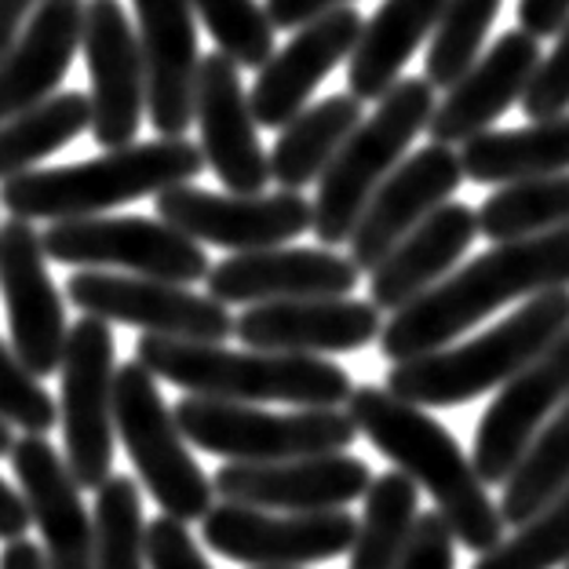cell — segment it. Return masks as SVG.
<instances>
[{
	"mask_svg": "<svg viewBox=\"0 0 569 569\" xmlns=\"http://www.w3.org/2000/svg\"><path fill=\"white\" fill-rule=\"evenodd\" d=\"M548 289H569V227L522 241H500L475 256L468 267L452 270L420 300L395 310L380 332V355L398 366L442 351L493 310L515 300H533Z\"/></svg>",
	"mask_w": 569,
	"mask_h": 569,
	"instance_id": "obj_1",
	"label": "cell"
},
{
	"mask_svg": "<svg viewBox=\"0 0 569 569\" xmlns=\"http://www.w3.org/2000/svg\"><path fill=\"white\" fill-rule=\"evenodd\" d=\"M347 412L372 449H380L398 471L431 493L435 511L449 522L457 545L478 555L500 545L508 526L500 503L489 500L475 460H468V452L442 423L427 417L423 406L406 402L387 387L361 383L355 387Z\"/></svg>",
	"mask_w": 569,
	"mask_h": 569,
	"instance_id": "obj_2",
	"label": "cell"
},
{
	"mask_svg": "<svg viewBox=\"0 0 569 569\" xmlns=\"http://www.w3.org/2000/svg\"><path fill=\"white\" fill-rule=\"evenodd\" d=\"M136 361L179 391L216 398V402L296 409H340L351 402L355 380L343 366L315 355L281 351H227L223 343H187L142 332Z\"/></svg>",
	"mask_w": 569,
	"mask_h": 569,
	"instance_id": "obj_3",
	"label": "cell"
},
{
	"mask_svg": "<svg viewBox=\"0 0 569 569\" xmlns=\"http://www.w3.org/2000/svg\"><path fill=\"white\" fill-rule=\"evenodd\" d=\"M204 172V153L198 142L158 139L132 142V147L107 150L102 158L77 161L62 168H37L4 179L0 201L11 219H88L110 212L118 204L158 198V193L183 187Z\"/></svg>",
	"mask_w": 569,
	"mask_h": 569,
	"instance_id": "obj_4",
	"label": "cell"
},
{
	"mask_svg": "<svg viewBox=\"0 0 569 569\" xmlns=\"http://www.w3.org/2000/svg\"><path fill=\"white\" fill-rule=\"evenodd\" d=\"M569 329V289H548L511 310L500 326L468 343L398 361L387 372V391L412 406L452 409L500 391L540 351Z\"/></svg>",
	"mask_w": 569,
	"mask_h": 569,
	"instance_id": "obj_5",
	"label": "cell"
},
{
	"mask_svg": "<svg viewBox=\"0 0 569 569\" xmlns=\"http://www.w3.org/2000/svg\"><path fill=\"white\" fill-rule=\"evenodd\" d=\"M435 113V84L427 77H406L380 99V107L361 121L351 139L318 179L315 198V230L321 244H347L355 234L361 212L369 209L372 193L383 179L406 161L412 147Z\"/></svg>",
	"mask_w": 569,
	"mask_h": 569,
	"instance_id": "obj_6",
	"label": "cell"
},
{
	"mask_svg": "<svg viewBox=\"0 0 569 569\" xmlns=\"http://www.w3.org/2000/svg\"><path fill=\"white\" fill-rule=\"evenodd\" d=\"M176 420L187 442L230 463H278L300 457L347 452L361 435L343 409H292L267 412L260 406L216 402V398H179Z\"/></svg>",
	"mask_w": 569,
	"mask_h": 569,
	"instance_id": "obj_7",
	"label": "cell"
},
{
	"mask_svg": "<svg viewBox=\"0 0 569 569\" xmlns=\"http://www.w3.org/2000/svg\"><path fill=\"white\" fill-rule=\"evenodd\" d=\"M113 423L121 446L132 457L142 486L172 519H204L212 511L216 486L190 457L187 435L176 420V409L164 406L153 372L142 361L118 366L113 383Z\"/></svg>",
	"mask_w": 569,
	"mask_h": 569,
	"instance_id": "obj_8",
	"label": "cell"
},
{
	"mask_svg": "<svg viewBox=\"0 0 569 569\" xmlns=\"http://www.w3.org/2000/svg\"><path fill=\"white\" fill-rule=\"evenodd\" d=\"M48 260L70 267H121L128 274L193 284L209 278V252L183 230L150 216L59 219L44 234Z\"/></svg>",
	"mask_w": 569,
	"mask_h": 569,
	"instance_id": "obj_9",
	"label": "cell"
},
{
	"mask_svg": "<svg viewBox=\"0 0 569 569\" xmlns=\"http://www.w3.org/2000/svg\"><path fill=\"white\" fill-rule=\"evenodd\" d=\"M113 332L110 321L84 315L73 321L62 355V391H59V423H62V457L81 489H99L110 478L113 463Z\"/></svg>",
	"mask_w": 569,
	"mask_h": 569,
	"instance_id": "obj_10",
	"label": "cell"
},
{
	"mask_svg": "<svg viewBox=\"0 0 569 569\" xmlns=\"http://www.w3.org/2000/svg\"><path fill=\"white\" fill-rule=\"evenodd\" d=\"M358 522L351 511H267L249 503H216L201 519V540L223 559L249 569H296L351 555Z\"/></svg>",
	"mask_w": 569,
	"mask_h": 569,
	"instance_id": "obj_11",
	"label": "cell"
},
{
	"mask_svg": "<svg viewBox=\"0 0 569 569\" xmlns=\"http://www.w3.org/2000/svg\"><path fill=\"white\" fill-rule=\"evenodd\" d=\"M158 219L183 230L193 241L230 252L281 249L315 230V201L300 190L278 193H212L201 187H172L153 201Z\"/></svg>",
	"mask_w": 569,
	"mask_h": 569,
	"instance_id": "obj_12",
	"label": "cell"
},
{
	"mask_svg": "<svg viewBox=\"0 0 569 569\" xmlns=\"http://www.w3.org/2000/svg\"><path fill=\"white\" fill-rule=\"evenodd\" d=\"M67 296L84 315L121 321V326H136L150 336H168V340L223 343L227 336H234V318L227 303L190 292L187 284L81 270L67 281Z\"/></svg>",
	"mask_w": 569,
	"mask_h": 569,
	"instance_id": "obj_13",
	"label": "cell"
},
{
	"mask_svg": "<svg viewBox=\"0 0 569 569\" xmlns=\"http://www.w3.org/2000/svg\"><path fill=\"white\" fill-rule=\"evenodd\" d=\"M48 252L30 219L0 227V292H4L11 347L33 377H51L67 355V307L48 274Z\"/></svg>",
	"mask_w": 569,
	"mask_h": 569,
	"instance_id": "obj_14",
	"label": "cell"
},
{
	"mask_svg": "<svg viewBox=\"0 0 569 569\" xmlns=\"http://www.w3.org/2000/svg\"><path fill=\"white\" fill-rule=\"evenodd\" d=\"M569 402V329L548 351H540L522 372L500 387V395L478 420L471 460L482 482H508L515 463L555 412Z\"/></svg>",
	"mask_w": 569,
	"mask_h": 569,
	"instance_id": "obj_15",
	"label": "cell"
},
{
	"mask_svg": "<svg viewBox=\"0 0 569 569\" xmlns=\"http://www.w3.org/2000/svg\"><path fill=\"white\" fill-rule=\"evenodd\" d=\"M84 62L92 77V136L99 147H132L147 113V67L136 26L121 0H88L84 11Z\"/></svg>",
	"mask_w": 569,
	"mask_h": 569,
	"instance_id": "obj_16",
	"label": "cell"
},
{
	"mask_svg": "<svg viewBox=\"0 0 569 569\" xmlns=\"http://www.w3.org/2000/svg\"><path fill=\"white\" fill-rule=\"evenodd\" d=\"M463 183L460 153L446 142H427L412 158H406L372 193L369 209L361 212L351 234V260L358 270H377L387 256L406 241L431 212H438Z\"/></svg>",
	"mask_w": 569,
	"mask_h": 569,
	"instance_id": "obj_17",
	"label": "cell"
},
{
	"mask_svg": "<svg viewBox=\"0 0 569 569\" xmlns=\"http://www.w3.org/2000/svg\"><path fill=\"white\" fill-rule=\"evenodd\" d=\"M383 310L355 296H318V300H278L244 307L234 336L249 351L281 355H351L380 343Z\"/></svg>",
	"mask_w": 569,
	"mask_h": 569,
	"instance_id": "obj_18",
	"label": "cell"
},
{
	"mask_svg": "<svg viewBox=\"0 0 569 569\" xmlns=\"http://www.w3.org/2000/svg\"><path fill=\"white\" fill-rule=\"evenodd\" d=\"M216 497L267 511H340L369 493L372 471L347 452L278 463H223L212 475Z\"/></svg>",
	"mask_w": 569,
	"mask_h": 569,
	"instance_id": "obj_19",
	"label": "cell"
},
{
	"mask_svg": "<svg viewBox=\"0 0 569 569\" xmlns=\"http://www.w3.org/2000/svg\"><path fill=\"white\" fill-rule=\"evenodd\" d=\"M193 121L201 128V153L230 193H263L274 179L270 158L256 132L249 92L241 88V67L223 51L201 59Z\"/></svg>",
	"mask_w": 569,
	"mask_h": 569,
	"instance_id": "obj_20",
	"label": "cell"
},
{
	"mask_svg": "<svg viewBox=\"0 0 569 569\" xmlns=\"http://www.w3.org/2000/svg\"><path fill=\"white\" fill-rule=\"evenodd\" d=\"M361 270L351 256L321 249H260L234 252L219 260L204 284L209 296L227 307H256L278 300H318V296H351Z\"/></svg>",
	"mask_w": 569,
	"mask_h": 569,
	"instance_id": "obj_21",
	"label": "cell"
},
{
	"mask_svg": "<svg viewBox=\"0 0 569 569\" xmlns=\"http://www.w3.org/2000/svg\"><path fill=\"white\" fill-rule=\"evenodd\" d=\"M147 67V110L161 139H183L198 99V22L190 0H132Z\"/></svg>",
	"mask_w": 569,
	"mask_h": 569,
	"instance_id": "obj_22",
	"label": "cell"
},
{
	"mask_svg": "<svg viewBox=\"0 0 569 569\" xmlns=\"http://www.w3.org/2000/svg\"><path fill=\"white\" fill-rule=\"evenodd\" d=\"M540 59H545V51H540L533 33H500L489 51L475 59V67L452 88H446L442 107H435L431 124H427L431 142H446V147L460 142L463 147L468 139L489 132L515 102H522Z\"/></svg>",
	"mask_w": 569,
	"mask_h": 569,
	"instance_id": "obj_23",
	"label": "cell"
},
{
	"mask_svg": "<svg viewBox=\"0 0 569 569\" xmlns=\"http://www.w3.org/2000/svg\"><path fill=\"white\" fill-rule=\"evenodd\" d=\"M11 468L44 537L48 569H96V519L67 457L44 435H26L11 449Z\"/></svg>",
	"mask_w": 569,
	"mask_h": 569,
	"instance_id": "obj_24",
	"label": "cell"
},
{
	"mask_svg": "<svg viewBox=\"0 0 569 569\" xmlns=\"http://www.w3.org/2000/svg\"><path fill=\"white\" fill-rule=\"evenodd\" d=\"M361 30H366V19L355 8H336L296 30L292 41L274 51L256 77L249 92L256 121L267 128H284L296 113H303L321 77H329L343 59H351Z\"/></svg>",
	"mask_w": 569,
	"mask_h": 569,
	"instance_id": "obj_25",
	"label": "cell"
},
{
	"mask_svg": "<svg viewBox=\"0 0 569 569\" xmlns=\"http://www.w3.org/2000/svg\"><path fill=\"white\" fill-rule=\"evenodd\" d=\"M84 0H41L16 48L0 59V121L41 107L84 44Z\"/></svg>",
	"mask_w": 569,
	"mask_h": 569,
	"instance_id": "obj_26",
	"label": "cell"
},
{
	"mask_svg": "<svg viewBox=\"0 0 569 569\" xmlns=\"http://www.w3.org/2000/svg\"><path fill=\"white\" fill-rule=\"evenodd\" d=\"M478 234L482 230H478V212H471V204H442L372 270L369 300L391 315L420 300L423 292H431L435 284H442L452 274V267L463 260V252L471 249Z\"/></svg>",
	"mask_w": 569,
	"mask_h": 569,
	"instance_id": "obj_27",
	"label": "cell"
},
{
	"mask_svg": "<svg viewBox=\"0 0 569 569\" xmlns=\"http://www.w3.org/2000/svg\"><path fill=\"white\" fill-rule=\"evenodd\" d=\"M449 0H383L347 59V88L361 102H380L402 81V67L435 37Z\"/></svg>",
	"mask_w": 569,
	"mask_h": 569,
	"instance_id": "obj_28",
	"label": "cell"
},
{
	"mask_svg": "<svg viewBox=\"0 0 569 569\" xmlns=\"http://www.w3.org/2000/svg\"><path fill=\"white\" fill-rule=\"evenodd\" d=\"M463 179L482 187H508L522 179L569 172V113L526 128L482 132L460 147Z\"/></svg>",
	"mask_w": 569,
	"mask_h": 569,
	"instance_id": "obj_29",
	"label": "cell"
},
{
	"mask_svg": "<svg viewBox=\"0 0 569 569\" xmlns=\"http://www.w3.org/2000/svg\"><path fill=\"white\" fill-rule=\"evenodd\" d=\"M361 121H366L361 118V99H355L351 92L326 96L303 113H296L281 128L274 150H270L274 183L281 190H303L307 183H318L321 172L332 164V158Z\"/></svg>",
	"mask_w": 569,
	"mask_h": 569,
	"instance_id": "obj_30",
	"label": "cell"
},
{
	"mask_svg": "<svg viewBox=\"0 0 569 569\" xmlns=\"http://www.w3.org/2000/svg\"><path fill=\"white\" fill-rule=\"evenodd\" d=\"M358 537L347 569H398L412 545V529L420 522V489L406 471H387L372 478L361 497Z\"/></svg>",
	"mask_w": 569,
	"mask_h": 569,
	"instance_id": "obj_31",
	"label": "cell"
},
{
	"mask_svg": "<svg viewBox=\"0 0 569 569\" xmlns=\"http://www.w3.org/2000/svg\"><path fill=\"white\" fill-rule=\"evenodd\" d=\"M569 489V402L540 427L537 438L503 482L500 515L519 529Z\"/></svg>",
	"mask_w": 569,
	"mask_h": 569,
	"instance_id": "obj_32",
	"label": "cell"
},
{
	"mask_svg": "<svg viewBox=\"0 0 569 569\" xmlns=\"http://www.w3.org/2000/svg\"><path fill=\"white\" fill-rule=\"evenodd\" d=\"M84 128H92V99L84 92L51 96L41 107L0 121V179L30 172L37 161L51 158Z\"/></svg>",
	"mask_w": 569,
	"mask_h": 569,
	"instance_id": "obj_33",
	"label": "cell"
},
{
	"mask_svg": "<svg viewBox=\"0 0 569 569\" xmlns=\"http://www.w3.org/2000/svg\"><path fill=\"white\" fill-rule=\"evenodd\" d=\"M562 227H569V172L508 183L478 209V230L493 244L551 234Z\"/></svg>",
	"mask_w": 569,
	"mask_h": 569,
	"instance_id": "obj_34",
	"label": "cell"
},
{
	"mask_svg": "<svg viewBox=\"0 0 569 569\" xmlns=\"http://www.w3.org/2000/svg\"><path fill=\"white\" fill-rule=\"evenodd\" d=\"M96 569H147V519L139 482L110 475L96 489Z\"/></svg>",
	"mask_w": 569,
	"mask_h": 569,
	"instance_id": "obj_35",
	"label": "cell"
},
{
	"mask_svg": "<svg viewBox=\"0 0 569 569\" xmlns=\"http://www.w3.org/2000/svg\"><path fill=\"white\" fill-rule=\"evenodd\" d=\"M500 4L503 0H449L427 48V81L435 88H452L475 67Z\"/></svg>",
	"mask_w": 569,
	"mask_h": 569,
	"instance_id": "obj_36",
	"label": "cell"
},
{
	"mask_svg": "<svg viewBox=\"0 0 569 569\" xmlns=\"http://www.w3.org/2000/svg\"><path fill=\"white\" fill-rule=\"evenodd\" d=\"M216 48L241 70H263L274 56V22L260 0H190Z\"/></svg>",
	"mask_w": 569,
	"mask_h": 569,
	"instance_id": "obj_37",
	"label": "cell"
},
{
	"mask_svg": "<svg viewBox=\"0 0 569 569\" xmlns=\"http://www.w3.org/2000/svg\"><path fill=\"white\" fill-rule=\"evenodd\" d=\"M569 562V489L522 522L508 540L482 551L471 569H559Z\"/></svg>",
	"mask_w": 569,
	"mask_h": 569,
	"instance_id": "obj_38",
	"label": "cell"
},
{
	"mask_svg": "<svg viewBox=\"0 0 569 569\" xmlns=\"http://www.w3.org/2000/svg\"><path fill=\"white\" fill-rule=\"evenodd\" d=\"M0 417L11 427H22L26 435H48L59 423V402L4 340H0Z\"/></svg>",
	"mask_w": 569,
	"mask_h": 569,
	"instance_id": "obj_39",
	"label": "cell"
},
{
	"mask_svg": "<svg viewBox=\"0 0 569 569\" xmlns=\"http://www.w3.org/2000/svg\"><path fill=\"white\" fill-rule=\"evenodd\" d=\"M522 113L529 121H551L569 113V22L555 37V48L540 59L522 96Z\"/></svg>",
	"mask_w": 569,
	"mask_h": 569,
	"instance_id": "obj_40",
	"label": "cell"
},
{
	"mask_svg": "<svg viewBox=\"0 0 569 569\" xmlns=\"http://www.w3.org/2000/svg\"><path fill=\"white\" fill-rule=\"evenodd\" d=\"M147 569H212L183 519L158 515L147 526Z\"/></svg>",
	"mask_w": 569,
	"mask_h": 569,
	"instance_id": "obj_41",
	"label": "cell"
},
{
	"mask_svg": "<svg viewBox=\"0 0 569 569\" xmlns=\"http://www.w3.org/2000/svg\"><path fill=\"white\" fill-rule=\"evenodd\" d=\"M398 569H457V537L438 511H420L412 545Z\"/></svg>",
	"mask_w": 569,
	"mask_h": 569,
	"instance_id": "obj_42",
	"label": "cell"
},
{
	"mask_svg": "<svg viewBox=\"0 0 569 569\" xmlns=\"http://www.w3.org/2000/svg\"><path fill=\"white\" fill-rule=\"evenodd\" d=\"M355 0H267V16L274 22V30H303L307 22L329 16L336 8H351Z\"/></svg>",
	"mask_w": 569,
	"mask_h": 569,
	"instance_id": "obj_43",
	"label": "cell"
},
{
	"mask_svg": "<svg viewBox=\"0 0 569 569\" xmlns=\"http://www.w3.org/2000/svg\"><path fill=\"white\" fill-rule=\"evenodd\" d=\"M569 22V0H519V30L540 37H559Z\"/></svg>",
	"mask_w": 569,
	"mask_h": 569,
	"instance_id": "obj_44",
	"label": "cell"
},
{
	"mask_svg": "<svg viewBox=\"0 0 569 569\" xmlns=\"http://www.w3.org/2000/svg\"><path fill=\"white\" fill-rule=\"evenodd\" d=\"M30 522H33V511L26 503L22 489L8 486L0 478V545H11V540H22L30 533Z\"/></svg>",
	"mask_w": 569,
	"mask_h": 569,
	"instance_id": "obj_45",
	"label": "cell"
},
{
	"mask_svg": "<svg viewBox=\"0 0 569 569\" xmlns=\"http://www.w3.org/2000/svg\"><path fill=\"white\" fill-rule=\"evenodd\" d=\"M37 8H41V0H0V59L16 48Z\"/></svg>",
	"mask_w": 569,
	"mask_h": 569,
	"instance_id": "obj_46",
	"label": "cell"
},
{
	"mask_svg": "<svg viewBox=\"0 0 569 569\" xmlns=\"http://www.w3.org/2000/svg\"><path fill=\"white\" fill-rule=\"evenodd\" d=\"M0 569H48V555L44 548H37L33 540H11L0 551Z\"/></svg>",
	"mask_w": 569,
	"mask_h": 569,
	"instance_id": "obj_47",
	"label": "cell"
},
{
	"mask_svg": "<svg viewBox=\"0 0 569 569\" xmlns=\"http://www.w3.org/2000/svg\"><path fill=\"white\" fill-rule=\"evenodd\" d=\"M16 442L19 438L11 435V423L0 417V457H11V449H16Z\"/></svg>",
	"mask_w": 569,
	"mask_h": 569,
	"instance_id": "obj_48",
	"label": "cell"
},
{
	"mask_svg": "<svg viewBox=\"0 0 569 569\" xmlns=\"http://www.w3.org/2000/svg\"><path fill=\"white\" fill-rule=\"evenodd\" d=\"M562 569H569V562H566V566H562Z\"/></svg>",
	"mask_w": 569,
	"mask_h": 569,
	"instance_id": "obj_49",
	"label": "cell"
}]
</instances>
